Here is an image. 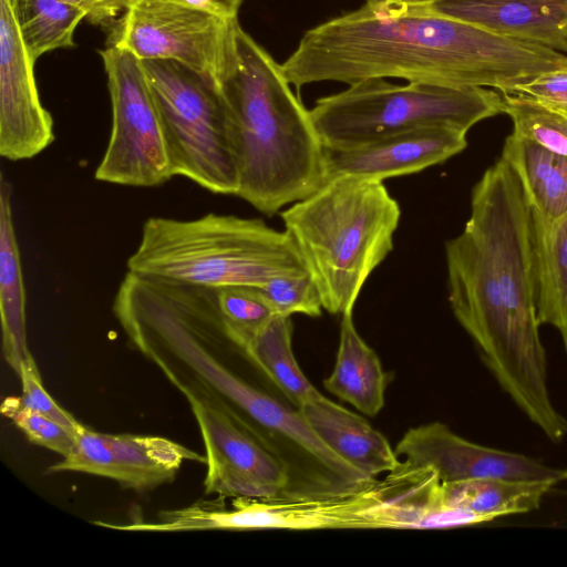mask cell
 <instances>
[{"mask_svg": "<svg viewBox=\"0 0 567 567\" xmlns=\"http://www.w3.org/2000/svg\"><path fill=\"white\" fill-rule=\"evenodd\" d=\"M555 485L549 481L471 478L441 483V498L444 505L470 512L488 523L538 509Z\"/></svg>", "mask_w": 567, "mask_h": 567, "instance_id": "22", "label": "cell"}, {"mask_svg": "<svg viewBox=\"0 0 567 567\" xmlns=\"http://www.w3.org/2000/svg\"><path fill=\"white\" fill-rule=\"evenodd\" d=\"M165 135L171 172L206 190L236 195L238 177L220 92L184 65L142 61Z\"/></svg>", "mask_w": 567, "mask_h": 567, "instance_id": "7", "label": "cell"}, {"mask_svg": "<svg viewBox=\"0 0 567 567\" xmlns=\"http://www.w3.org/2000/svg\"><path fill=\"white\" fill-rule=\"evenodd\" d=\"M1 412L9 417L34 444L55 452L62 457L69 455L75 436L56 421L22 406L18 398H7Z\"/></svg>", "mask_w": 567, "mask_h": 567, "instance_id": "28", "label": "cell"}, {"mask_svg": "<svg viewBox=\"0 0 567 567\" xmlns=\"http://www.w3.org/2000/svg\"><path fill=\"white\" fill-rule=\"evenodd\" d=\"M185 461L206 463V457L162 436L109 434L82 426L69 455L47 472L92 474L147 492L173 481Z\"/></svg>", "mask_w": 567, "mask_h": 567, "instance_id": "12", "label": "cell"}, {"mask_svg": "<svg viewBox=\"0 0 567 567\" xmlns=\"http://www.w3.org/2000/svg\"><path fill=\"white\" fill-rule=\"evenodd\" d=\"M503 113L512 118L514 135L567 156V117L522 94L503 93Z\"/></svg>", "mask_w": 567, "mask_h": 567, "instance_id": "25", "label": "cell"}, {"mask_svg": "<svg viewBox=\"0 0 567 567\" xmlns=\"http://www.w3.org/2000/svg\"><path fill=\"white\" fill-rule=\"evenodd\" d=\"M174 523L181 532L229 529H371L385 528L382 478L347 494L308 498L200 499L177 508Z\"/></svg>", "mask_w": 567, "mask_h": 567, "instance_id": "10", "label": "cell"}, {"mask_svg": "<svg viewBox=\"0 0 567 567\" xmlns=\"http://www.w3.org/2000/svg\"><path fill=\"white\" fill-rule=\"evenodd\" d=\"M206 451L205 493L223 498L288 497L286 465L229 416L199 401H187Z\"/></svg>", "mask_w": 567, "mask_h": 567, "instance_id": "11", "label": "cell"}, {"mask_svg": "<svg viewBox=\"0 0 567 567\" xmlns=\"http://www.w3.org/2000/svg\"><path fill=\"white\" fill-rule=\"evenodd\" d=\"M567 64V54L442 14L431 6L365 0L309 29L281 64L291 85L401 78L447 86L515 84Z\"/></svg>", "mask_w": 567, "mask_h": 567, "instance_id": "2", "label": "cell"}, {"mask_svg": "<svg viewBox=\"0 0 567 567\" xmlns=\"http://www.w3.org/2000/svg\"><path fill=\"white\" fill-rule=\"evenodd\" d=\"M18 377L22 384V395L18 398L22 406L45 415L60 423L72 434H78L83 425L45 391L34 360L23 364Z\"/></svg>", "mask_w": 567, "mask_h": 567, "instance_id": "29", "label": "cell"}, {"mask_svg": "<svg viewBox=\"0 0 567 567\" xmlns=\"http://www.w3.org/2000/svg\"><path fill=\"white\" fill-rule=\"evenodd\" d=\"M449 301L502 391L549 441L567 437L553 401L536 305L533 218L502 157L472 192L463 231L445 245Z\"/></svg>", "mask_w": 567, "mask_h": 567, "instance_id": "1", "label": "cell"}, {"mask_svg": "<svg viewBox=\"0 0 567 567\" xmlns=\"http://www.w3.org/2000/svg\"><path fill=\"white\" fill-rule=\"evenodd\" d=\"M292 328L290 316L275 315L247 341L245 349L258 369L299 409L321 393L311 384L295 358Z\"/></svg>", "mask_w": 567, "mask_h": 567, "instance_id": "23", "label": "cell"}, {"mask_svg": "<svg viewBox=\"0 0 567 567\" xmlns=\"http://www.w3.org/2000/svg\"><path fill=\"white\" fill-rule=\"evenodd\" d=\"M402 2L413 4V6H432L442 0H400Z\"/></svg>", "mask_w": 567, "mask_h": 567, "instance_id": "33", "label": "cell"}, {"mask_svg": "<svg viewBox=\"0 0 567 567\" xmlns=\"http://www.w3.org/2000/svg\"><path fill=\"white\" fill-rule=\"evenodd\" d=\"M299 410L321 441L370 478H378L402 463L379 431L363 417L322 394L308 401Z\"/></svg>", "mask_w": 567, "mask_h": 567, "instance_id": "17", "label": "cell"}, {"mask_svg": "<svg viewBox=\"0 0 567 567\" xmlns=\"http://www.w3.org/2000/svg\"><path fill=\"white\" fill-rule=\"evenodd\" d=\"M466 133L435 125L388 135L352 147L324 146L327 179L350 175L383 181L414 174L462 152L467 145Z\"/></svg>", "mask_w": 567, "mask_h": 567, "instance_id": "15", "label": "cell"}, {"mask_svg": "<svg viewBox=\"0 0 567 567\" xmlns=\"http://www.w3.org/2000/svg\"><path fill=\"white\" fill-rule=\"evenodd\" d=\"M280 216L323 309L342 316L393 249L401 209L382 181L340 175Z\"/></svg>", "mask_w": 567, "mask_h": 567, "instance_id": "4", "label": "cell"}, {"mask_svg": "<svg viewBox=\"0 0 567 567\" xmlns=\"http://www.w3.org/2000/svg\"><path fill=\"white\" fill-rule=\"evenodd\" d=\"M323 385L365 415L374 416L384 406L385 372L377 353L357 332L352 312L342 315L334 368Z\"/></svg>", "mask_w": 567, "mask_h": 567, "instance_id": "19", "label": "cell"}, {"mask_svg": "<svg viewBox=\"0 0 567 567\" xmlns=\"http://www.w3.org/2000/svg\"><path fill=\"white\" fill-rule=\"evenodd\" d=\"M403 462L433 468L442 483L471 478L567 481V470L527 455L471 442L446 424L432 422L405 432L394 449Z\"/></svg>", "mask_w": 567, "mask_h": 567, "instance_id": "13", "label": "cell"}, {"mask_svg": "<svg viewBox=\"0 0 567 567\" xmlns=\"http://www.w3.org/2000/svg\"><path fill=\"white\" fill-rule=\"evenodd\" d=\"M237 20L166 0H130L110 27L107 47L141 61L177 62L220 92L236 63Z\"/></svg>", "mask_w": 567, "mask_h": 567, "instance_id": "8", "label": "cell"}, {"mask_svg": "<svg viewBox=\"0 0 567 567\" xmlns=\"http://www.w3.org/2000/svg\"><path fill=\"white\" fill-rule=\"evenodd\" d=\"M126 266L137 275L213 288L259 287L307 271L285 230L216 213L187 220L150 217Z\"/></svg>", "mask_w": 567, "mask_h": 567, "instance_id": "5", "label": "cell"}, {"mask_svg": "<svg viewBox=\"0 0 567 567\" xmlns=\"http://www.w3.org/2000/svg\"><path fill=\"white\" fill-rule=\"evenodd\" d=\"M107 76L112 127L95 179L154 187L173 175L159 113L143 63L114 47L100 52Z\"/></svg>", "mask_w": 567, "mask_h": 567, "instance_id": "9", "label": "cell"}, {"mask_svg": "<svg viewBox=\"0 0 567 567\" xmlns=\"http://www.w3.org/2000/svg\"><path fill=\"white\" fill-rule=\"evenodd\" d=\"M502 158L516 173L533 213L547 221L567 213V156L511 134Z\"/></svg>", "mask_w": 567, "mask_h": 567, "instance_id": "21", "label": "cell"}, {"mask_svg": "<svg viewBox=\"0 0 567 567\" xmlns=\"http://www.w3.org/2000/svg\"><path fill=\"white\" fill-rule=\"evenodd\" d=\"M538 320L560 334L567 354V213L547 221L532 212Z\"/></svg>", "mask_w": 567, "mask_h": 567, "instance_id": "20", "label": "cell"}, {"mask_svg": "<svg viewBox=\"0 0 567 567\" xmlns=\"http://www.w3.org/2000/svg\"><path fill=\"white\" fill-rule=\"evenodd\" d=\"M507 93L525 95L567 117V64L515 84Z\"/></svg>", "mask_w": 567, "mask_h": 567, "instance_id": "30", "label": "cell"}, {"mask_svg": "<svg viewBox=\"0 0 567 567\" xmlns=\"http://www.w3.org/2000/svg\"><path fill=\"white\" fill-rule=\"evenodd\" d=\"M217 298L228 328L244 346L276 315L257 286L220 287Z\"/></svg>", "mask_w": 567, "mask_h": 567, "instance_id": "26", "label": "cell"}, {"mask_svg": "<svg viewBox=\"0 0 567 567\" xmlns=\"http://www.w3.org/2000/svg\"><path fill=\"white\" fill-rule=\"evenodd\" d=\"M259 288L276 315L319 317L322 312L319 290L308 271L274 278Z\"/></svg>", "mask_w": 567, "mask_h": 567, "instance_id": "27", "label": "cell"}, {"mask_svg": "<svg viewBox=\"0 0 567 567\" xmlns=\"http://www.w3.org/2000/svg\"><path fill=\"white\" fill-rule=\"evenodd\" d=\"M236 50L235 66L220 89L238 177L236 196L272 216L327 181L324 145L282 65L240 24Z\"/></svg>", "mask_w": 567, "mask_h": 567, "instance_id": "3", "label": "cell"}, {"mask_svg": "<svg viewBox=\"0 0 567 567\" xmlns=\"http://www.w3.org/2000/svg\"><path fill=\"white\" fill-rule=\"evenodd\" d=\"M189 6L227 20H237L244 0H166Z\"/></svg>", "mask_w": 567, "mask_h": 567, "instance_id": "32", "label": "cell"}, {"mask_svg": "<svg viewBox=\"0 0 567 567\" xmlns=\"http://www.w3.org/2000/svg\"><path fill=\"white\" fill-rule=\"evenodd\" d=\"M349 85L318 99L310 110L326 147H352L435 125L467 132L477 122L504 112L503 96L481 86L395 85L382 78Z\"/></svg>", "mask_w": 567, "mask_h": 567, "instance_id": "6", "label": "cell"}, {"mask_svg": "<svg viewBox=\"0 0 567 567\" xmlns=\"http://www.w3.org/2000/svg\"><path fill=\"white\" fill-rule=\"evenodd\" d=\"M86 11V20L94 25L111 27L124 12L130 0H71Z\"/></svg>", "mask_w": 567, "mask_h": 567, "instance_id": "31", "label": "cell"}, {"mask_svg": "<svg viewBox=\"0 0 567 567\" xmlns=\"http://www.w3.org/2000/svg\"><path fill=\"white\" fill-rule=\"evenodd\" d=\"M34 64L11 0H0V155L9 161L30 159L55 138L53 118L38 93Z\"/></svg>", "mask_w": 567, "mask_h": 567, "instance_id": "14", "label": "cell"}, {"mask_svg": "<svg viewBox=\"0 0 567 567\" xmlns=\"http://www.w3.org/2000/svg\"><path fill=\"white\" fill-rule=\"evenodd\" d=\"M16 21L33 62L55 49L74 45V31L86 11L71 0H11Z\"/></svg>", "mask_w": 567, "mask_h": 567, "instance_id": "24", "label": "cell"}, {"mask_svg": "<svg viewBox=\"0 0 567 567\" xmlns=\"http://www.w3.org/2000/svg\"><path fill=\"white\" fill-rule=\"evenodd\" d=\"M435 11L567 53V0H442Z\"/></svg>", "mask_w": 567, "mask_h": 567, "instance_id": "16", "label": "cell"}, {"mask_svg": "<svg viewBox=\"0 0 567 567\" xmlns=\"http://www.w3.org/2000/svg\"><path fill=\"white\" fill-rule=\"evenodd\" d=\"M0 315L2 351L7 363L19 375L21 367L32 360L25 328V290L12 207L11 185L0 179Z\"/></svg>", "mask_w": 567, "mask_h": 567, "instance_id": "18", "label": "cell"}]
</instances>
